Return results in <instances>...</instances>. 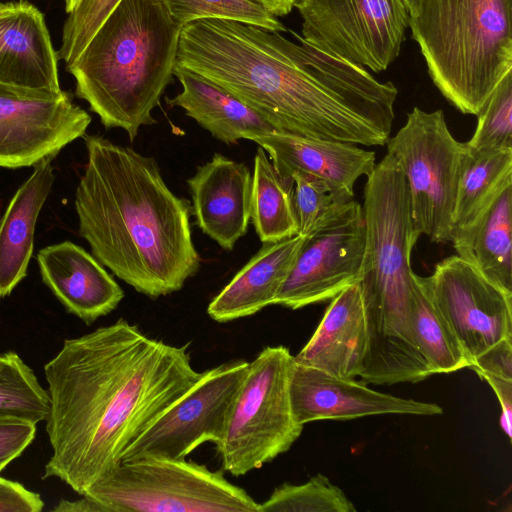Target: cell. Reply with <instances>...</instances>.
Listing matches in <instances>:
<instances>
[{
	"label": "cell",
	"instance_id": "40",
	"mask_svg": "<svg viewBox=\"0 0 512 512\" xmlns=\"http://www.w3.org/2000/svg\"><path fill=\"white\" fill-rule=\"evenodd\" d=\"M74 7V0H65V10L70 13Z\"/></svg>",
	"mask_w": 512,
	"mask_h": 512
},
{
	"label": "cell",
	"instance_id": "5",
	"mask_svg": "<svg viewBox=\"0 0 512 512\" xmlns=\"http://www.w3.org/2000/svg\"><path fill=\"white\" fill-rule=\"evenodd\" d=\"M511 13L512 0H419L409 15L433 83L464 114L512 70Z\"/></svg>",
	"mask_w": 512,
	"mask_h": 512
},
{
	"label": "cell",
	"instance_id": "35",
	"mask_svg": "<svg viewBox=\"0 0 512 512\" xmlns=\"http://www.w3.org/2000/svg\"><path fill=\"white\" fill-rule=\"evenodd\" d=\"M43 507L38 493L0 476V512H40Z\"/></svg>",
	"mask_w": 512,
	"mask_h": 512
},
{
	"label": "cell",
	"instance_id": "19",
	"mask_svg": "<svg viewBox=\"0 0 512 512\" xmlns=\"http://www.w3.org/2000/svg\"><path fill=\"white\" fill-rule=\"evenodd\" d=\"M366 347L367 329L358 281L332 298L314 334L294 361L354 379L361 371Z\"/></svg>",
	"mask_w": 512,
	"mask_h": 512
},
{
	"label": "cell",
	"instance_id": "11",
	"mask_svg": "<svg viewBox=\"0 0 512 512\" xmlns=\"http://www.w3.org/2000/svg\"><path fill=\"white\" fill-rule=\"evenodd\" d=\"M364 247L363 209L353 199L305 237L273 305L295 310L332 299L360 281Z\"/></svg>",
	"mask_w": 512,
	"mask_h": 512
},
{
	"label": "cell",
	"instance_id": "20",
	"mask_svg": "<svg viewBox=\"0 0 512 512\" xmlns=\"http://www.w3.org/2000/svg\"><path fill=\"white\" fill-rule=\"evenodd\" d=\"M305 237L263 243L260 250L213 298L208 315L224 323L254 315L269 305L290 273Z\"/></svg>",
	"mask_w": 512,
	"mask_h": 512
},
{
	"label": "cell",
	"instance_id": "38",
	"mask_svg": "<svg viewBox=\"0 0 512 512\" xmlns=\"http://www.w3.org/2000/svg\"><path fill=\"white\" fill-rule=\"evenodd\" d=\"M257 5L262 6L272 15L285 16L291 12L296 0H247Z\"/></svg>",
	"mask_w": 512,
	"mask_h": 512
},
{
	"label": "cell",
	"instance_id": "1",
	"mask_svg": "<svg viewBox=\"0 0 512 512\" xmlns=\"http://www.w3.org/2000/svg\"><path fill=\"white\" fill-rule=\"evenodd\" d=\"M188 347L151 338L123 318L65 339L44 365L52 455L42 479L58 478L82 496L119 465L202 376Z\"/></svg>",
	"mask_w": 512,
	"mask_h": 512
},
{
	"label": "cell",
	"instance_id": "25",
	"mask_svg": "<svg viewBox=\"0 0 512 512\" xmlns=\"http://www.w3.org/2000/svg\"><path fill=\"white\" fill-rule=\"evenodd\" d=\"M250 220L262 243L298 235L294 181L279 174L261 147L254 157Z\"/></svg>",
	"mask_w": 512,
	"mask_h": 512
},
{
	"label": "cell",
	"instance_id": "7",
	"mask_svg": "<svg viewBox=\"0 0 512 512\" xmlns=\"http://www.w3.org/2000/svg\"><path fill=\"white\" fill-rule=\"evenodd\" d=\"M84 495L108 512H259V503L222 471L185 458L122 461Z\"/></svg>",
	"mask_w": 512,
	"mask_h": 512
},
{
	"label": "cell",
	"instance_id": "31",
	"mask_svg": "<svg viewBox=\"0 0 512 512\" xmlns=\"http://www.w3.org/2000/svg\"><path fill=\"white\" fill-rule=\"evenodd\" d=\"M291 178L298 235L307 237L324 225L341 204L335 202L329 186L320 178L302 172H294Z\"/></svg>",
	"mask_w": 512,
	"mask_h": 512
},
{
	"label": "cell",
	"instance_id": "29",
	"mask_svg": "<svg viewBox=\"0 0 512 512\" xmlns=\"http://www.w3.org/2000/svg\"><path fill=\"white\" fill-rule=\"evenodd\" d=\"M180 27L202 19H223L283 32L285 26L262 6L247 0H161Z\"/></svg>",
	"mask_w": 512,
	"mask_h": 512
},
{
	"label": "cell",
	"instance_id": "9",
	"mask_svg": "<svg viewBox=\"0 0 512 512\" xmlns=\"http://www.w3.org/2000/svg\"><path fill=\"white\" fill-rule=\"evenodd\" d=\"M302 38L374 72L398 57L409 24L403 0H296Z\"/></svg>",
	"mask_w": 512,
	"mask_h": 512
},
{
	"label": "cell",
	"instance_id": "39",
	"mask_svg": "<svg viewBox=\"0 0 512 512\" xmlns=\"http://www.w3.org/2000/svg\"><path fill=\"white\" fill-rule=\"evenodd\" d=\"M409 15L415 10L419 0H403Z\"/></svg>",
	"mask_w": 512,
	"mask_h": 512
},
{
	"label": "cell",
	"instance_id": "17",
	"mask_svg": "<svg viewBox=\"0 0 512 512\" xmlns=\"http://www.w3.org/2000/svg\"><path fill=\"white\" fill-rule=\"evenodd\" d=\"M0 82L52 94L62 92L58 55L44 16L25 1L0 2Z\"/></svg>",
	"mask_w": 512,
	"mask_h": 512
},
{
	"label": "cell",
	"instance_id": "6",
	"mask_svg": "<svg viewBox=\"0 0 512 512\" xmlns=\"http://www.w3.org/2000/svg\"><path fill=\"white\" fill-rule=\"evenodd\" d=\"M294 363L285 346H267L249 362L225 432L215 445L224 471L242 476L290 449L304 425L293 413L290 375Z\"/></svg>",
	"mask_w": 512,
	"mask_h": 512
},
{
	"label": "cell",
	"instance_id": "16",
	"mask_svg": "<svg viewBox=\"0 0 512 512\" xmlns=\"http://www.w3.org/2000/svg\"><path fill=\"white\" fill-rule=\"evenodd\" d=\"M199 229L226 251L233 250L250 222L252 174L241 162L216 153L187 180Z\"/></svg>",
	"mask_w": 512,
	"mask_h": 512
},
{
	"label": "cell",
	"instance_id": "4",
	"mask_svg": "<svg viewBox=\"0 0 512 512\" xmlns=\"http://www.w3.org/2000/svg\"><path fill=\"white\" fill-rule=\"evenodd\" d=\"M181 29L161 0H121L66 66L76 95L106 129H124L134 141L156 123L152 111L172 81Z\"/></svg>",
	"mask_w": 512,
	"mask_h": 512
},
{
	"label": "cell",
	"instance_id": "3",
	"mask_svg": "<svg viewBox=\"0 0 512 512\" xmlns=\"http://www.w3.org/2000/svg\"><path fill=\"white\" fill-rule=\"evenodd\" d=\"M84 140L87 164L74 204L92 255L150 298L180 290L201 263L190 202L172 192L153 157L99 135Z\"/></svg>",
	"mask_w": 512,
	"mask_h": 512
},
{
	"label": "cell",
	"instance_id": "15",
	"mask_svg": "<svg viewBox=\"0 0 512 512\" xmlns=\"http://www.w3.org/2000/svg\"><path fill=\"white\" fill-rule=\"evenodd\" d=\"M268 154L275 169L285 177L302 172L320 178L329 186L338 204L353 200L359 177L375 167V152L352 143L311 138L274 130L251 136Z\"/></svg>",
	"mask_w": 512,
	"mask_h": 512
},
{
	"label": "cell",
	"instance_id": "14",
	"mask_svg": "<svg viewBox=\"0 0 512 512\" xmlns=\"http://www.w3.org/2000/svg\"><path fill=\"white\" fill-rule=\"evenodd\" d=\"M290 397L294 416L302 425L324 419L443 413L438 404L381 393L353 379L340 378L295 361L290 375Z\"/></svg>",
	"mask_w": 512,
	"mask_h": 512
},
{
	"label": "cell",
	"instance_id": "13",
	"mask_svg": "<svg viewBox=\"0 0 512 512\" xmlns=\"http://www.w3.org/2000/svg\"><path fill=\"white\" fill-rule=\"evenodd\" d=\"M90 115L64 91L46 93L0 82V167L53 159L85 135Z\"/></svg>",
	"mask_w": 512,
	"mask_h": 512
},
{
	"label": "cell",
	"instance_id": "33",
	"mask_svg": "<svg viewBox=\"0 0 512 512\" xmlns=\"http://www.w3.org/2000/svg\"><path fill=\"white\" fill-rule=\"evenodd\" d=\"M36 424L26 421H0V473L32 443Z\"/></svg>",
	"mask_w": 512,
	"mask_h": 512
},
{
	"label": "cell",
	"instance_id": "32",
	"mask_svg": "<svg viewBox=\"0 0 512 512\" xmlns=\"http://www.w3.org/2000/svg\"><path fill=\"white\" fill-rule=\"evenodd\" d=\"M120 1L78 0L64 22L58 59L72 63Z\"/></svg>",
	"mask_w": 512,
	"mask_h": 512
},
{
	"label": "cell",
	"instance_id": "12",
	"mask_svg": "<svg viewBox=\"0 0 512 512\" xmlns=\"http://www.w3.org/2000/svg\"><path fill=\"white\" fill-rule=\"evenodd\" d=\"M419 280L459 341L469 366L490 346L512 337V293L463 258L449 256Z\"/></svg>",
	"mask_w": 512,
	"mask_h": 512
},
{
	"label": "cell",
	"instance_id": "8",
	"mask_svg": "<svg viewBox=\"0 0 512 512\" xmlns=\"http://www.w3.org/2000/svg\"><path fill=\"white\" fill-rule=\"evenodd\" d=\"M386 145L405 177L415 229L432 242H450L465 143L453 137L442 110L414 107Z\"/></svg>",
	"mask_w": 512,
	"mask_h": 512
},
{
	"label": "cell",
	"instance_id": "28",
	"mask_svg": "<svg viewBox=\"0 0 512 512\" xmlns=\"http://www.w3.org/2000/svg\"><path fill=\"white\" fill-rule=\"evenodd\" d=\"M354 504L326 476L317 474L306 483H283L259 503V512H355Z\"/></svg>",
	"mask_w": 512,
	"mask_h": 512
},
{
	"label": "cell",
	"instance_id": "37",
	"mask_svg": "<svg viewBox=\"0 0 512 512\" xmlns=\"http://www.w3.org/2000/svg\"><path fill=\"white\" fill-rule=\"evenodd\" d=\"M55 512H108V509L95 499L82 495V498L69 501L62 499L53 508Z\"/></svg>",
	"mask_w": 512,
	"mask_h": 512
},
{
	"label": "cell",
	"instance_id": "34",
	"mask_svg": "<svg viewBox=\"0 0 512 512\" xmlns=\"http://www.w3.org/2000/svg\"><path fill=\"white\" fill-rule=\"evenodd\" d=\"M469 368L480 377L491 375L512 381V337L490 346L471 362Z\"/></svg>",
	"mask_w": 512,
	"mask_h": 512
},
{
	"label": "cell",
	"instance_id": "2",
	"mask_svg": "<svg viewBox=\"0 0 512 512\" xmlns=\"http://www.w3.org/2000/svg\"><path fill=\"white\" fill-rule=\"evenodd\" d=\"M223 20L181 29L176 65L233 94L278 131L383 146L394 121L395 85L299 35Z\"/></svg>",
	"mask_w": 512,
	"mask_h": 512
},
{
	"label": "cell",
	"instance_id": "36",
	"mask_svg": "<svg viewBox=\"0 0 512 512\" xmlns=\"http://www.w3.org/2000/svg\"><path fill=\"white\" fill-rule=\"evenodd\" d=\"M495 392L501 406V427L511 439L512 426V381L491 375H482Z\"/></svg>",
	"mask_w": 512,
	"mask_h": 512
},
{
	"label": "cell",
	"instance_id": "24",
	"mask_svg": "<svg viewBox=\"0 0 512 512\" xmlns=\"http://www.w3.org/2000/svg\"><path fill=\"white\" fill-rule=\"evenodd\" d=\"M510 184L512 149L472 150L466 146L460 166L452 231L472 224Z\"/></svg>",
	"mask_w": 512,
	"mask_h": 512
},
{
	"label": "cell",
	"instance_id": "21",
	"mask_svg": "<svg viewBox=\"0 0 512 512\" xmlns=\"http://www.w3.org/2000/svg\"><path fill=\"white\" fill-rule=\"evenodd\" d=\"M173 75L182 91L166 98L171 107H180L214 138L235 144L240 139L276 130L252 108L209 79L175 64Z\"/></svg>",
	"mask_w": 512,
	"mask_h": 512
},
{
	"label": "cell",
	"instance_id": "27",
	"mask_svg": "<svg viewBox=\"0 0 512 512\" xmlns=\"http://www.w3.org/2000/svg\"><path fill=\"white\" fill-rule=\"evenodd\" d=\"M0 370V421H26L37 424L46 420L49 396L33 370L21 357L9 351Z\"/></svg>",
	"mask_w": 512,
	"mask_h": 512
},
{
	"label": "cell",
	"instance_id": "23",
	"mask_svg": "<svg viewBox=\"0 0 512 512\" xmlns=\"http://www.w3.org/2000/svg\"><path fill=\"white\" fill-rule=\"evenodd\" d=\"M512 184L469 226L454 230L456 255L471 263L486 278L512 293Z\"/></svg>",
	"mask_w": 512,
	"mask_h": 512
},
{
	"label": "cell",
	"instance_id": "42",
	"mask_svg": "<svg viewBox=\"0 0 512 512\" xmlns=\"http://www.w3.org/2000/svg\"><path fill=\"white\" fill-rule=\"evenodd\" d=\"M77 1H78V0H74V7H75V5H76ZM74 7H73V8H74ZM72 10H73V9H72Z\"/></svg>",
	"mask_w": 512,
	"mask_h": 512
},
{
	"label": "cell",
	"instance_id": "22",
	"mask_svg": "<svg viewBox=\"0 0 512 512\" xmlns=\"http://www.w3.org/2000/svg\"><path fill=\"white\" fill-rule=\"evenodd\" d=\"M51 161L47 158L33 166L0 219L1 298L9 296L27 275L37 219L55 180Z\"/></svg>",
	"mask_w": 512,
	"mask_h": 512
},
{
	"label": "cell",
	"instance_id": "18",
	"mask_svg": "<svg viewBox=\"0 0 512 512\" xmlns=\"http://www.w3.org/2000/svg\"><path fill=\"white\" fill-rule=\"evenodd\" d=\"M36 259L44 284L87 325L111 313L124 298L123 289L103 265L71 241L42 248Z\"/></svg>",
	"mask_w": 512,
	"mask_h": 512
},
{
	"label": "cell",
	"instance_id": "26",
	"mask_svg": "<svg viewBox=\"0 0 512 512\" xmlns=\"http://www.w3.org/2000/svg\"><path fill=\"white\" fill-rule=\"evenodd\" d=\"M413 296L410 325L415 344L433 374L469 368L456 336L433 305L419 275L412 274Z\"/></svg>",
	"mask_w": 512,
	"mask_h": 512
},
{
	"label": "cell",
	"instance_id": "10",
	"mask_svg": "<svg viewBox=\"0 0 512 512\" xmlns=\"http://www.w3.org/2000/svg\"><path fill=\"white\" fill-rule=\"evenodd\" d=\"M248 367L249 362L239 359L202 372L200 379L128 447L122 461L183 459L205 442L217 445Z\"/></svg>",
	"mask_w": 512,
	"mask_h": 512
},
{
	"label": "cell",
	"instance_id": "41",
	"mask_svg": "<svg viewBox=\"0 0 512 512\" xmlns=\"http://www.w3.org/2000/svg\"><path fill=\"white\" fill-rule=\"evenodd\" d=\"M3 365H4V355L2 354V355H0V370L3 367Z\"/></svg>",
	"mask_w": 512,
	"mask_h": 512
},
{
	"label": "cell",
	"instance_id": "30",
	"mask_svg": "<svg viewBox=\"0 0 512 512\" xmlns=\"http://www.w3.org/2000/svg\"><path fill=\"white\" fill-rule=\"evenodd\" d=\"M472 150L512 149V70L508 71L478 112Z\"/></svg>",
	"mask_w": 512,
	"mask_h": 512
}]
</instances>
